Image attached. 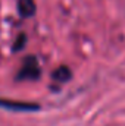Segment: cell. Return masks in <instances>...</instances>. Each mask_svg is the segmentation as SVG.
Segmentation results:
<instances>
[{
  "instance_id": "cell-3",
  "label": "cell",
  "mask_w": 125,
  "mask_h": 126,
  "mask_svg": "<svg viewBox=\"0 0 125 126\" xmlns=\"http://www.w3.org/2000/svg\"><path fill=\"white\" fill-rule=\"evenodd\" d=\"M52 78L56 81V82H59V84H63V82H68L71 78H72V72H71V69L68 67V66H59L58 69H55V72L52 73Z\"/></svg>"
},
{
  "instance_id": "cell-2",
  "label": "cell",
  "mask_w": 125,
  "mask_h": 126,
  "mask_svg": "<svg viewBox=\"0 0 125 126\" xmlns=\"http://www.w3.org/2000/svg\"><path fill=\"white\" fill-rule=\"evenodd\" d=\"M0 107L12 110V111H35L40 109V106L35 103L13 101V100H6V98H0Z\"/></svg>"
},
{
  "instance_id": "cell-5",
  "label": "cell",
  "mask_w": 125,
  "mask_h": 126,
  "mask_svg": "<svg viewBox=\"0 0 125 126\" xmlns=\"http://www.w3.org/2000/svg\"><path fill=\"white\" fill-rule=\"evenodd\" d=\"M25 43H27V37H25L24 34H19L18 38H16V43H15V46H13V50H15V51H19L21 48H24Z\"/></svg>"
},
{
  "instance_id": "cell-4",
  "label": "cell",
  "mask_w": 125,
  "mask_h": 126,
  "mask_svg": "<svg viewBox=\"0 0 125 126\" xmlns=\"http://www.w3.org/2000/svg\"><path fill=\"white\" fill-rule=\"evenodd\" d=\"M18 10L24 18H30L35 13L34 0H18Z\"/></svg>"
},
{
  "instance_id": "cell-1",
  "label": "cell",
  "mask_w": 125,
  "mask_h": 126,
  "mask_svg": "<svg viewBox=\"0 0 125 126\" xmlns=\"http://www.w3.org/2000/svg\"><path fill=\"white\" fill-rule=\"evenodd\" d=\"M40 73H41V70L38 66V60L34 56H28L24 59L22 67L19 69L16 79L18 81H34V79L40 78Z\"/></svg>"
}]
</instances>
